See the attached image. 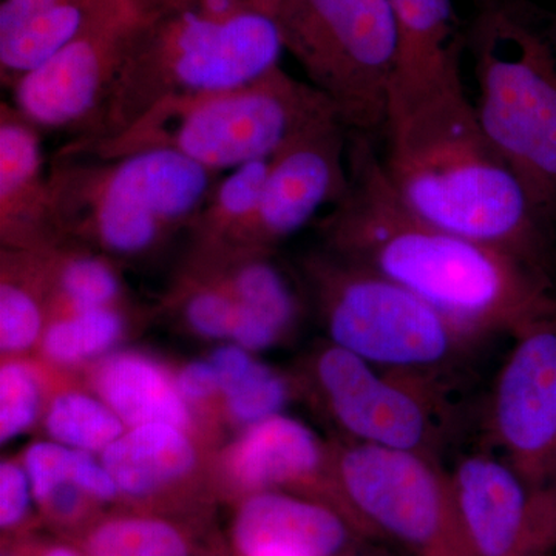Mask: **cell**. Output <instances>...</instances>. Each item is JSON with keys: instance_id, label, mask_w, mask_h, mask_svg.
I'll list each match as a JSON object with an SVG mask.
<instances>
[{"instance_id": "1", "label": "cell", "mask_w": 556, "mask_h": 556, "mask_svg": "<svg viewBox=\"0 0 556 556\" xmlns=\"http://www.w3.org/2000/svg\"><path fill=\"white\" fill-rule=\"evenodd\" d=\"M348 163L350 189L318 223L327 251L407 289L477 339L517 334L556 314L535 266L413 214L371 137L350 134Z\"/></svg>"}, {"instance_id": "2", "label": "cell", "mask_w": 556, "mask_h": 556, "mask_svg": "<svg viewBox=\"0 0 556 556\" xmlns=\"http://www.w3.org/2000/svg\"><path fill=\"white\" fill-rule=\"evenodd\" d=\"M383 134V170L413 214L538 268L541 219L482 129L460 68L391 87Z\"/></svg>"}, {"instance_id": "3", "label": "cell", "mask_w": 556, "mask_h": 556, "mask_svg": "<svg viewBox=\"0 0 556 556\" xmlns=\"http://www.w3.org/2000/svg\"><path fill=\"white\" fill-rule=\"evenodd\" d=\"M285 47L263 11L214 22L150 0L119 78L87 134L70 144L116 137L174 98L247 86L278 67Z\"/></svg>"}, {"instance_id": "4", "label": "cell", "mask_w": 556, "mask_h": 556, "mask_svg": "<svg viewBox=\"0 0 556 556\" xmlns=\"http://www.w3.org/2000/svg\"><path fill=\"white\" fill-rule=\"evenodd\" d=\"M331 119L340 121L331 101L278 65L237 89L161 102L123 134L90 144L68 142L60 153L110 160L167 149L219 174L270 160Z\"/></svg>"}, {"instance_id": "5", "label": "cell", "mask_w": 556, "mask_h": 556, "mask_svg": "<svg viewBox=\"0 0 556 556\" xmlns=\"http://www.w3.org/2000/svg\"><path fill=\"white\" fill-rule=\"evenodd\" d=\"M479 123L538 218L556 212V54L517 0L479 7L468 38Z\"/></svg>"}, {"instance_id": "6", "label": "cell", "mask_w": 556, "mask_h": 556, "mask_svg": "<svg viewBox=\"0 0 556 556\" xmlns=\"http://www.w3.org/2000/svg\"><path fill=\"white\" fill-rule=\"evenodd\" d=\"M351 134L383 131L397 65L390 0H255Z\"/></svg>"}, {"instance_id": "7", "label": "cell", "mask_w": 556, "mask_h": 556, "mask_svg": "<svg viewBox=\"0 0 556 556\" xmlns=\"http://www.w3.org/2000/svg\"><path fill=\"white\" fill-rule=\"evenodd\" d=\"M305 277L329 343L375 367L430 376L477 340L407 289L327 249L305 260Z\"/></svg>"}, {"instance_id": "8", "label": "cell", "mask_w": 556, "mask_h": 556, "mask_svg": "<svg viewBox=\"0 0 556 556\" xmlns=\"http://www.w3.org/2000/svg\"><path fill=\"white\" fill-rule=\"evenodd\" d=\"M339 495L424 556H475L468 543L452 477L433 456L358 444L334 448Z\"/></svg>"}, {"instance_id": "9", "label": "cell", "mask_w": 556, "mask_h": 556, "mask_svg": "<svg viewBox=\"0 0 556 556\" xmlns=\"http://www.w3.org/2000/svg\"><path fill=\"white\" fill-rule=\"evenodd\" d=\"M308 375L328 415L354 442L433 456L441 413L428 376L375 367L332 343L311 357Z\"/></svg>"}, {"instance_id": "10", "label": "cell", "mask_w": 556, "mask_h": 556, "mask_svg": "<svg viewBox=\"0 0 556 556\" xmlns=\"http://www.w3.org/2000/svg\"><path fill=\"white\" fill-rule=\"evenodd\" d=\"M150 0H116L56 56L17 80L13 105L39 130L83 137L108 102Z\"/></svg>"}, {"instance_id": "11", "label": "cell", "mask_w": 556, "mask_h": 556, "mask_svg": "<svg viewBox=\"0 0 556 556\" xmlns=\"http://www.w3.org/2000/svg\"><path fill=\"white\" fill-rule=\"evenodd\" d=\"M515 338L493 387L490 433L530 485L546 489L556 457V314Z\"/></svg>"}, {"instance_id": "12", "label": "cell", "mask_w": 556, "mask_h": 556, "mask_svg": "<svg viewBox=\"0 0 556 556\" xmlns=\"http://www.w3.org/2000/svg\"><path fill=\"white\" fill-rule=\"evenodd\" d=\"M342 121L314 127L269 160V172L252 217L223 243L273 251L331 208L350 189L348 144Z\"/></svg>"}, {"instance_id": "13", "label": "cell", "mask_w": 556, "mask_h": 556, "mask_svg": "<svg viewBox=\"0 0 556 556\" xmlns=\"http://www.w3.org/2000/svg\"><path fill=\"white\" fill-rule=\"evenodd\" d=\"M475 556H532L556 541V490L535 489L506 459L463 457L452 471Z\"/></svg>"}, {"instance_id": "14", "label": "cell", "mask_w": 556, "mask_h": 556, "mask_svg": "<svg viewBox=\"0 0 556 556\" xmlns=\"http://www.w3.org/2000/svg\"><path fill=\"white\" fill-rule=\"evenodd\" d=\"M223 478L244 495L280 489L331 486L334 448L294 417L276 415L244 428L223 453Z\"/></svg>"}, {"instance_id": "15", "label": "cell", "mask_w": 556, "mask_h": 556, "mask_svg": "<svg viewBox=\"0 0 556 556\" xmlns=\"http://www.w3.org/2000/svg\"><path fill=\"white\" fill-rule=\"evenodd\" d=\"M38 127L10 102L0 104V236L3 248L61 244Z\"/></svg>"}, {"instance_id": "16", "label": "cell", "mask_w": 556, "mask_h": 556, "mask_svg": "<svg viewBox=\"0 0 556 556\" xmlns=\"http://www.w3.org/2000/svg\"><path fill=\"white\" fill-rule=\"evenodd\" d=\"M241 556H334L348 530L332 508L278 490L248 495L233 519Z\"/></svg>"}, {"instance_id": "17", "label": "cell", "mask_w": 556, "mask_h": 556, "mask_svg": "<svg viewBox=\"0 0 556 556\" xmlns=\"http://www.w3.org/2000/svg\"><path fill=\"white\" fill-rule=\"evenodd\" d=\"M116 0H3L0 76L13 87L90 27Z\"/></svg>"}, {"instance_id": "18", "label": "cell", "mask_w": 556, "mask_h": 556, "mask_svg": "<svg viewBox=\"0 0 556 556\" xmlns=\"http://www.w3.org/2000/svg\"><path fill=\"white\" fill-rule=\"evenodd\" d=\"M195 434L170 424L127 428L101 453V460L129 500H150L192 481L201 455Z\"/></svg>"}, {"instance_id": "19", "label": "cell", "mask_w": 556, "mask_h": 556, "mask_svg": "<svg viewBox=\"0 0 556 556\" xmlns=\"http://www.w3.org/2000/svg\"><path fill=\"white\" fill-rule=\"evenodd\" d=\"M90 383L127 428L170 424L197 437L195 413L179 393L175 375L155 358L137 351L109 354L91 368Z\"/></svg>"}, {"instance_id": "20", "label": "cell", "mask_w": 556, "mask_h": 556, "mask_svg": "<svg viewBox=\"0 0 556 556\" xmlns=\"http://www.w3.org/2000/svg\"><path fill=\"white\" fill-rule=\"evenodd\" d=\"M21 460L36 503L53 521L68 525L83 517L90 504L119 496L112 475L93 453L39 441L28 445Z\"/></svg>"}, {"instance_id": "21", "label": "cell", "mask_w": 556, "mask_h": 556, "mask_svg": "<svg viewBox=\"0 0 556 556\" xmlns=\"http://www.w3.org/2000/svg\"><path fill=\"white\" fill-rule=\"evenodd\" d=\"M54 299L51 248L2 249L0 350L24 357L39 346Z\"/></svg>"}, {"instance_id": "22", "label": "cell", "mask_w": 556, "mask_h": 556, "mask_svg": "<svg viewBox=\"0 0 556 556\" xmlns=\"http://www.w3.org/2000/svg\"><path fill=\"white\" fill-rule=\"evenodd\" d=\"M390 5L397 33L393 86L431 83L460 68L463 36L453 0H390Z\"/></svg>"}, {"instance_id": "23", "label": "cell", "mask_w": 556, "mask_h": 556, "mask_svg": "<svg viewBox=\"0 0 556 556\" xmlns=\"http://www.w3.org/2000/svg\"><path fill=\"white\" fill-rule=\"evenodd\" d=\"M127 318L121 306L53 309L40 339V354L51 367H80L105 357L126 336Z\"/></svg>"}, {"instance_id": "24", "label": "cell", "mask_w": 556, "mask_h": 556, "mask_svg": "<svg viewBox=\"0 0 556 556\" xmlns=\"http://www.w3.org/2000/svg\"><path fill=\"white\" fill-rule=\"evenodd\" d=\"M42 426L50 441L89 453L104 452L127 431L126 424L100 396L75 388L53 390Z\"/></svg>"}, {"instance_id": "25", "label": "cell", "mask_w": 556, "mask_h": 556, "mask_svg": "<svg viewBox=\"0 0 556 556\" xmlns=\"http://www.w3.org/2000/svg\"><path fill=\"white\" fill-rule=\"evenodd\" d=\"M53 309H90L121 306L123 283L104 254L78 244L51 248Z\"/></svg>"}, {"instance_id": "26", "label": "cell", "mask_w": 556, "mask_h": 556, "mask_svg": "<svg viewBox=\"0 0 556 556\" xmlns=\"http://www.w3.org/2000/svg\"><path fill=\"white\" fill-rule=\"evenodd\" d=\"M268 172L269 160H258L218 179L199 217L190 226L197 244L223 243L252 217Z\"/></svg>"}, {"instance_id": "27", "label": "cell", "mask_w": 556, "mask_h": 556, "mask_svg": "<svg viewBox=\"0 0 556 556\" xmlns=\"http://www.w3.org/2000/svg\"><path fill=\"white\" fill-rule=\"evenodd\" d=\"M188 540L166 519L126 515L104 519L86 538V556H189Z\"/></svg>"}, {"instance_id": "28", "label": "cell", "mask_w": 556, "mask_h": 556, "mask_svg": "<svg viewBox=\"0 0 556 556\" xmlns=\"http://www.w3.org/2000/svg\"><path fill=\"white\" fill-rule=\"evenodd\" d=\"M43 365L3 357L0 367V442L13 441L42 419L53 387Z\"/></svg>"}, {"instance_id": "29", "label": "cell", "mask_w": 556, "mask_h": 556, "mask_svg": "<svg viewBox=\"0 0 556 556\" xmlns=\"http://www.w3.org/2000/svg\"><path fill=\"white\" fill-rule=\"evenodd\" d=\"M175 303L193 334L208 340L232 338L240 303L226 289L185 273L175 289Z\"/></svg>"}, {"instance_id": "30", "label": "cell", "mask_w": 556, "mask_h": 556, "mask_svg": "<svg viewBox=\"0 0 556 556\" xmlns=\"http://www.w3.org/2000/svg\"><path fill=\"white\" fill-rule=\"evenodd\" d=\"M289 396L288 380L268 365L255 361L240 382L223 394V408L232 422L247 428L280 415Z\"/></svg>"}, {"instance_id": "31", "label": "cell", "mask_w": 556, "mask_h": 556, "mask_svg": "<svg viewBox=\"0 0 556 556\" xmlns=\"http://www.w3.org/2000/svg\"><path fill=\"white\" fill-rule=\"evenodd\" d=\"M33 489L22 460L7 459L0 464V526L16 529L30 511Z\"/></svg>"}, {"instance_id": "32", "label": "cell", "mask_w": 556, "mask_h": 556, "mask_svg": "<svg viewBox=\"0 0 556 556\" xmlns=\"http://www.w3.org/2000/svg\"><path fill=\"white\" fill-rule=\"evenodd\" d=\"M175 380H177L179 393L193 413H197V409L203 412L204 408L215 407L217 402L223 407L222 387L211 362H189L178 369Z\"/></svg>"}, {"instance_id": "33", "label": "cell", "mask_w": 556, "mask_h": 556, "mask_svg": "<svg viewBox=\"0 0 556 556\" xmlns=\"http://www.w3.org/2000/svg\"><path fill=\"white\" fill-rule=\"evenodd\" d=\"M208 362L217 372L222 393L225 394L247 375L254 365L255 358H252L251 351L244 350L237 343H230V345L217 348Z\"/></svg>"}, {"instance_id": "34", "label": "cell", "mask_w": 556, "mask_h": 556, "mask_svg": "<svg viewBox=\"0 0 556 556\" xmlns=\"http://www.w3.org/2000/svg\"><path fill=\"white\" fill-rule=\"evenodd\" d=\"M39 556H83L75 551V548L67 546H51L47 547L46 551H42V554Z\"/></svg>"}, {"instance_id": "35", "label": "cell", "mask_w": 556, "mask_h": 556, "mask_svg": "<svg viewBox=\"0 0 556 556\" xmlns=\"http://www.w3.org/2000/svg\"><path fill=\"white\" fill-rule=\"evenodd\" d=\"M486 2H490V0H473L475 5H477V9L479 7L485 5Z\"/></svg>"}, {"instance_id": "36", "label": "cell", "mask_w": 556, "mask_h": 556, "mask_svg": "<svg viewBox=\"0 0 556 556\" xmlns=\"http://www.w3.org/2000/svg\"><path fill=\"white\" fill-rule=\"evenodd\" d=\"M7 556H11V555H7Z\"/></svg>"}]
</instances>
